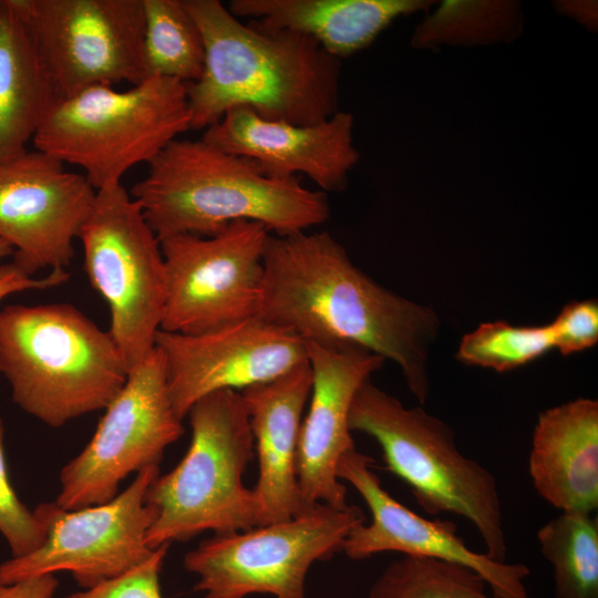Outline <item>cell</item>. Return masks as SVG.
<instances>
[{"instance_id":"1","label":"cell","mask_w":598,"mask_h":598,"mask_svg":"<svg viewBox=\"0 0 598 598\" xmlns=\"http://www.w3.org/2000/svg\"><path fill=\"white\" fill-rule=\"evenodd\" d=\"M257 316L305 342L354 346L393 361L426 402L437 313L379 285L328 231L270 235Z\"/></svg>"},{"instance_id":"2","label":"cell","mask_w":598,"mask_h":598,"mask_svg":"<svg viewBox=\"0 0 598 598\" xmlns=\"http://www.w3.org/2000/svg\"><path fill=\"white\" fill-rule=\"evenodd\" d=\"M205 44L200 78L186 84L190 130H206L229 110L311 125L339 111L340 60L292 31L245 23L218 0H183Z\"/></svg>"},{"instance_id":"3","label":"cell","mask_w":598,"mask_h":598,"mask_svg":"<svg viewBox=\"0 0 598 598\" xmlns=\"http://www.w3.org/2000/svg\"><path fill=\"white\" fill-rule=\"evenodd\" d=\"M148 166L131 196L158 238L213 236L240 220L261 223L274 235H289L330 216L326 193L305 187L298 177L271 178L252 159L203 138L174 140Z\"/></svg>"},{"instance_id":"4","label":"cell","mask_w":598,"mask_h":598,"mask_svg":"<svg viewBox=\"0 0 598 598\" xmlns=\"http://www.w3.org/2000/svg\"><path fill=\"white\" fill-rule=\"evenodd\" d=\"M0 374L21 410L59 427L104 410L128 369L110 332L74 306L10 305L0 311Z\"/></svg>"},{"instance_id":"5","label":"cell","mask_w":598,"mask_h":598,"mask_svg":"<svg viewBox=\"0 0 598 598\" xmlns=\"http://www.w3.org/2000/svg\"><path fill=\"white\" fill-rule=\"evenodd\" d=\"M186 416L192 429L186 454L146 492L154 515L146 534L151 549L208 530L225 534L260 526L254 491L243 483L255 442L241 393H208Z\"/></svg>"},{"instance_id":"6","label":"cell","mask_w":598,"mask_h":598,"mask_svg":"<svg viewBox=\"0 0 598 598\" xmlns=\"http://www.w3.org/2000/svg\"><path fill=\"white\" fill-rule=\"evenodd\" d=\"M351 432L380 445L385 470L404 481L430 515L452 513L473 523L485 554L504 563L507 545L496 477L457 448L454 432L421 406L405 408L370 379L358 389L349 414Z\"/></svg>"},{"instance_id":"7","label":"cell","mask_w":598,"mask_h":598,"mask_svg":"<svg viewBox=\"0 0 598 598\" xmlns=\"http://www.w3.org/2000/svg\"><path fill=\"white\" fill-rule=\"evenodd\" d=\"M190 130L186 84L151 78L126 90L97 85L59 99L32 143L80 167L94 187L122 184L128 169L150 164Z\"/></svg>"},{"instance_id":"8","label":"cell","mask_w":598,"mask_h":598,"mask_svg":"<svg viewBox=\"0 0 598 598\" xmlns=\"http://www.w3.org/2000/svg\"><path fill=\"white\" fill-rule=\"evenodd\" d=\"M79 239L92 287L110 309V334L128 373L155 348L166 301L159 239L122 184L96 190Z\"/></svg>"},{"instance_id":"9","label":"cell","mask_w":598,"mask_h":598,"mask_svg":"<svg viewBox=\"0 0 598 598\" xmlns=\"http://www.w3.org/2000/svg\"><path fill=\"white\" fill-rule=\"evenodd\" d=\"M364 520L358 506L319 503L286 522L214 534L185 555L184 567L198 576L194 590L203 598H307L305 579L311 565L341 550L349 533Z\"/></svg>"},{"instance_id":"10","label":"cell","mask_w":598,"mask_h":598,"mask_svg":"<svg viewBox=\"0 0 598 598\" xmlns=\"http://www.w3.org/2000/svg\"><path fill=\"white\" fill-rule=\"evenodd\" d=\"M59 99L146 80L142 0H11Z\"/></svg>"},{"instance_id":"11","label":"cell","mask_w":598,"mask_h":598,"mask_svg":"<svg viewBox=\"0 0 598 598\" xmlns=\"http://www.w3.org/2000/svg\"><path fill=\"white\" fill-rule=\"evenodd\" d=\"M90 442L60 472L54 501L63 509L104 504L131 474L159 464L184 433L168 393L165 361L155 347L104 409Z\"/></svg>"},{"instance_id":"12","label":"cell","mask_w":598,"mask_h":598,"mask_svg":"<svg viewBox=\"0 0 598 598\" xmlns=\"http://www.w3.org/2000/svg\"><path fill=\"white\" fill-rule=\"evenodd\" d=\"M270 235L261 223L240 220L213 236L158 238L166 271L161 330L195 334L257 316Z\"/></svg>"},{"instance_id":"13","label":"cell","mask_w":598,"mask_h":598,"mask_svg":"<svg viewBox=\"0 0 598 598\" xmlns=\"http://www.w3.org/2000/svg\"><path fill=\"white\" fill-rule=\"evenodd\" d=\"M159 475L157 465L135 474L113 499L78 509H63L55 502L34 509L45 536L31 553L0 564V582L69 571L80 587L90 588L121 576L144 563L154 551L146 544L153 522L146 492Z\"/></svg>"},{"instance_id":"14","label":"cell","mask_w":598,"mask_h":598,"mask_svg":"<svg viewBox=\"0 0 598 598\" xmlns=\"http://www.w3.org/2000/svg\"><path fill=\"white\" fill-rule=\"evenodd\" d=\"M95 195L83 174L39 150L1 159L0 239L13 262L30 276L69 266Z\"/></svg>"},{"instance_id":"15","label":"cell","mask_w":598,"mask_h":598,"mask_svg":"<svg viewBox=\"0 0 598 598\" xmlns=\"http://www.w3.org/2000/svg\"><path fill=\"white\" fill-rule=\"evenodd\" d=\"M169 399L183 421L192 405L218 390L272 381L308 361L305 341L254 316L195 334L158 330Z\"/></svg>"},{"instance_id":"16","label":"cell","mask_w":598,"mask_h":598,"mask_svg":"<svg viewBox=\"0 0 598 598\" xmlns=\"http://www.w3.org/2000/svg\"><path fill=\"white\" fill-rule=\"evenodd\" d=\"M373 460L355 448L337 465V477L351 484L365 502L372 519L353 528L341 545L351 559H364L383 551L427 557L456 564L477 573L493 598H528L524 564L501 563L468 548L452 522L424 518L388 493L372 471Z\"/></svg>"},{"instance_id":"17","label":"cell","mask_w":598,"mask_h":598,"mask_svg":"<svg viewBox=\"0 0 598 598\" xmlns=\"http://www.w3.org/2000/svg\"><path fill=\"white\" fill-rule=\"evenodd\" d=\"M305 343L312 384L297 446L298 487L308 508L319 503L343 508L347 489L337 477V465L343 454L355 448L350 409L360 385L385 360L354 346Z\"/></svg>"},{"instance_id":"18","label":"cell","mask_w":598,"mask_h":598,"mask_svg":"<svg viewBox=\"0 0 598 598\" xmlns=\"http://www.w3.org/2000/svg\"><path fill=\"white\" fill-rule=\"evenodd\" d=\"M353 116L338 111L311 125L264 118L247 107L229 110L203 132L209 144L257 163L264 174L309 177L323 193L341 192L360 154L353 145Z\"/></svg>"},{"instance_id":"19","label":"cell","mask_w":598,"mask_h":598,"mask_svg":"<svg viewBox=\"0 0 598 598\" xmlns=\"http://www.w3.org/2000/svg\"><path fill=\"white\" fill-rule=\"evenodd\" d=\"M311 384L307 361L272 381L240 391L259 463L258 482L252 491L260 526L289 520L312 508L301 499L296 473L301 417Z\"/></svg>"},{"instance_id":"20","label":"cell","mask_w":598,"mask_h":598,"mask_svg":"<svg viewBox=\"0 0 598 598\" xmlns=\"http://www.w3.org/2000/svg\"><path fill=\"white\" fill-rule=\"evenodd\" d=\"M528 470L537 493L557 509H597V400L579 398L538 415Z\"/></svg>"},{"instance_id":"21","label":"cell","mask_w":598,"mask_h":598,"mask_svg":"<svg viewBox=\"0 0 598 598\" xmlns=\"http://www.w3.org/2000/svg\"><path fill=\"white\" fill-rule=\"evenodd\" d=\"M427 0H233L237 18L303 34L341 60L369 47L393 20L426 11Z\"/></svg>"},{"instance_id":"22","label":"cell","mask_w":598,"mask_h":598,"mask_svg":"<svg viewBox=\"0 0 598 598\" xmlns=\"http://www.w3.org/2000/svg\"><path fill=\"white\" fill-rule=\"evenodd\" d=\"M59 100L11 0H0V161L27 144Z\"/></svg>"},{"instance_id":"23","label":"cell","mask_w":598,"mask_h":598,"mask_svg":"<svg viewBox=\"0 0 598 598\" xmlns=\"http://www.w3.org/2000/svg\"><path fill=\"white\" fill-rule=\"evenodd\" d=\"M143 55L146 79L164 78L185 84L204 70L203 34L183 0H142Z\"/></svg>"},{"instance_id":"24","label":"cell","mask_w":598,"mask_h":598,"mask_svg":"<svg viewBox=\"0 0 598 598\" xmlns=\"http://www.w3.org/2000/svg\"><path fill=\"white\" fill-rule=\"evenodd\" d=\"M540 551L554 568L555 598H598V519L561 512L537 532Z\"/></svg>"},{"instance_id":"25","label":"cell","mask_w":598,"mask_h":598,"mask_svg":"<svg viewBox=\"0 0 598 598\" xmlns=\"http://www.w3.org/2000/svg\"><path fill=\"white\" fill-rule=\"evenodd\" d=\"M520 30V12L514 2L444 1L416 29L415 48L437 43H487L515 38Z\"/></svg>"},{"instance_id":"26","label":"cell","mask_w":598,"mask_h":598,"mask_svg":"<svg viewBox=\"0 0 598 598\" xmlns=\"http://www.w3.org/2000/svg\"><path fill=\"white\" fill-rule=\"evenodd\" d=\"M485 580L461 565L404 555L388 565L368 598H493Z\"/></svg>"},{"instance_id":"27","label":"cell","mask_w":598,"mask_h":598,"mask_svg":"<svg viewBox=\"0 0 598 598\" xmlns=\"http://www.w3.org/2000/svg\"><path fill=\"white\" fill-rule=\"evenodd\" d=\"M555 348L550 323L514 326L506 321L481 323L466 333L456 357L467 364L507 372L526 365Z\"/></svg>"},{"instance_id":"28","label":"cell","mask_w":598,"mask_h":598,"mask_svg":"<svg viewBox=\"0 0 598 598\" xmlns=\"http://www.w3.org/2000/svg\"><path fill=\"white\" fill-rule=\"evenodd\" d=\"M0 533L12 557L33 551L44 539V526L35 509L20 501L8 474L4 452V424L0 416Z\"/></svg>"},{"instance_id":"29","label":"cell","mask_w":598,"mask_h":598,"mask_svg":"<svg viewBox=\"0 0 598 598\" xmlns=\"http://www.w3.org/2000/svg\"><path fill=\"white\" fill-rule=\"evenodd\" d=\"M169 546L156 547L144 563L121 576L64 598H163L159 574Z\"/></svg>"},{"instance_id":"30","label":"cell","mask_w":598,"mask_h":598,"mask_svg":"<svg viewBox=\"0 0 598 598\" xmlns=\"http://www.w3.org/2000/svg\"><path fill=\"white\" fill-rule=\"evenodd\" d=\"M555 348L563 355L592 348L598 341V302L596 299L566 305L550 323Z\"/></svg>"},{"instance_id":"31","label":"cell","mask_w":598,"mask_h":598,"mask_svg":"<svg viewBox=\"0 0 598 598\" xmlns=\"http://www.w3.org/2000/svg\"><path fill=\"white\" fill-rule=\"evenodd\" d=\"M69 280L65 269H53L43 278L37 279L24 272L14 262L0 265V301L14 292L44 290L59 287Z\"/></svg>"},{"instance_id":"32","label":"cell","mask_w":598,"mask_h":598,"mask_svg":"<svg viewBox=\"0 0 598 598\" xmlns=\"http://www.w3.org/2000/svg\"><path fill=\"white\" fill-rule=\"evenodd\" d=\"M59 587L54 575L29 578L14 584L0 582V598H53Z\"/></svg>"},{"instance_id":"33","label":"cell","mask_w":598,"mask_h":598,"mask_svg":"<svg viewBox=\"0 0 598 598\" xmlns=\"http://www.w3.org/2000/svg\"><path fill=\"white\" fill-rule=\"evenodd\" d=\"M560 7L564 8L566 13L574 16L577 20L586 23L590 28H594V23L596 25L597 14L596 10H594L592 2H565V4H560Z\"/></svg>"},{"instance_id":"34","label":"cell","mask_w":598,"mask_h":598,"mask_svg":"<svg viewBox=\"0 0 598 598\" xmlns=\"http://www.w3.org/2000/svg\"><path fill=\"white\" fill-rule=\"evenodd\" d=\"M13 254V249L2 239H0V259Z\"/></svg>"}]
</instances>
